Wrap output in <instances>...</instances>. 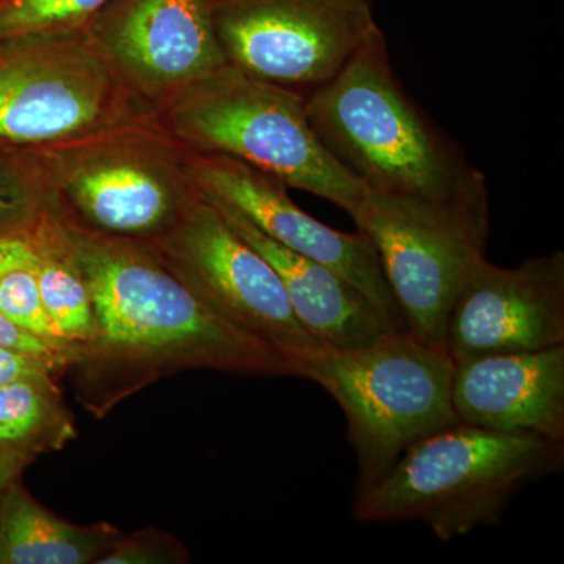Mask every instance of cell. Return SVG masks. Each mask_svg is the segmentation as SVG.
<instances>
[{
  "label": "cell",
  "instance_id": "cell-7",
  "mask_svg": "<svg viewBox=\"0 0 564 564\" xmlns=\"http://www.w3.org/2000/svg\"><path fill=\"white\" fill-rule=\"evenodd\" d=\"M151 117L87 28L0 43V147L43 150Z\"/></svg>",
  "mask_w": 564,
  "mask_h": 564
},
{
  "label": "cell",
  "instance_id": "cell-14",
  "mask_svg": "<svg viewBox=\"0 0 564 564\" xmlns=\"http://www.w3.org/2000/svg\"><path fill=\"white\" fill-rule=\"evenodd\" d=\"M452 403L459 422L564 443V345L456 362Z\"/></svg>",
  "mask_w": 564,
  "mask_h": 564
},
{
  "label": "cell",
  "instance_id": "cell-9",
  "mask_svg": "<svg viewBox=\"0 0 564 564\" xmlns=\"http://www.w3.org/2000/svg\"><path fill=\"white\" fill-rule=\"evenodd\" d=\"M143 243L212 310L284 356L295 377L322 345L293 313L273 267L198 188L180 220Z\"/></svg>",
  "mask_w": 564,
  "mask_h": 564
},
{
  "label": "cell",
  "instance_id": "cell-22",
  "mask_svg": "<svg viewBox=\"0 0 564 564\" xmlns=\"http://www.w3.org/2000/svg\"><path fill=\"white\" fill-rule=\"evenodd\" d=\"M191 555L170 533L158 529H143L122 534L120 541L99 560L98 564H184Z\"/></svg>",
  "mask_w": 564,
  "mask_h": 564
},
{
  "label": "cell",
  "instance_id": "cell-20",
  "mask_svg": "<svg viewBox=\"0 0 564 564\" xmlns=\"http://www.w3.org/2000/svg\"><path fill=\"white\" fill-rule=\"evenodd\" d=\"M109 2L110 0H0V43L87 28L91 18Z\"/></svg>",
  "mask_w": 564,
  "mask_h": 564
},
{
  "label": "cell",
  "instance_id": "cell-3",
  "mask_svg": "<svg viewBox=\"0 0 564 564\" xmlns=\"http://www.w3.org/2000/svg\"><path fill=\"white\" fill-rule=\"evenodd\" d=\"M564 466V443L458 422L408 448L356 496L361 522L421 521L451 541L496 525L516 492Z\"/></svg>",
  "mask_w": 564,
  "mask_h": 564
},
{
  "label": "cell",
  "instance_id": "cell-16",
  "mask_svg": "<svg viewBox=\"0 0 564 564\" xmlns=\"http://www.w3.org/2000/svg\"><path fill=\"white\" fill-rule=\"evenodd\" d=\"M107 522L77 525L11 481L0 497V564H98L122 538Z\"/></svg>",
  "mask_w": 564,
  "mask_h": 564
},
{
  "label": "cell",
  "instance_id": "cell-19",
  "mask_svg": "<svg viewBox=\"0 0 564 564\" xmlns=\"http://www.w3.org/2000/svg\"><path fill=\"white\" fill-rule=\"evenodd\" d=\"M35 243L40 251L35 274L41 300L61 339L68 344L90 343L96 323L87 284L57 251L46 243Z\"/></svg>",
  "mask_w": 564,
  "mask_h": 564
},
{
  "label": "cell",
  "instance_id": "cell-4",
  "mask_svg": "<svg viewBox=\"0 0 564 564\" xmlns=\"http://www.w3.org/2000/svg\"><path fill=\"white\" fill-rule=\"evenodd\" d=\"M152 122L184 150L228 155L348 215L366 192L323 148L303 95L231 65L182 91Z\"/></svg>",
  "mask_w": 564,
  "mask_h": 564
},
{
  "label": "cell",
  "instance_id": "cell-6",
  "mask_svg": "<svg viewBox=\"0 0 564 564\" xmlns=\"http://www.w3.org/2000/svg\"><path fill=\"white\" fill-rule=\"evenodd\" d=\"M62 218L148 242L180 220L196 188L182 148L150 120L39 150Z\"/></svg>",
  "mask_w": 564,
  "mask_h": 564
},
{
  "label": "cell",
  "instance_id": "cell-25",
  "mask_svg": "<svg viewBox=\"0 0 564 564\" xmlns=\"http://www.w3.org/2000/svg\"><path fill=\"white\" fill-rule=\"evenodd\" d=\"M40 262L36 243L28 237H0V278L18 269H35Z\"/></svg>",
  "mask_w": 564,
  "mask_h": 564
},
{
  "label": "cell",
  "instance_id": "cell-10",
  "mask_svg": "<svg viewBox=\"0 0 564 564\" xmlns=\"http://www.w3.org/2000/svg\"><path fill=\"white\" fill-rule=\"evenodd\" d=\"M226 62L307 96L381 32L372 0H215Z\"/></svg>",
  "mask_w": 564,
  "mask_h": 564
},
{
  "label": "cell",
  "instance_id": "cell-15",
  "mask_svg": "<svg viewBox=\"0 0 564 564\" xmlns=\"http://www.w3.org/2000/svg\"><path fill=\"white\" fill-rule=\"evenodd\" d=\"M207 198L234 231L273 267L293 313L318 343L334 348L362 347L391 332L366 296L339 273L274 242L228 204Z\"/></svg>",
  "mask_w": 564,
  "mask_h": 564
},
{
  "label": "cell",
  "instance_id": "cell-24",
  "mask_svg": "<svg viewBox=\"0 0 564 564\" xmlns=\"http://www.w3.org/2000/svg\"><path fill=\"white\" fill-rule=\"evenodd\" d=\"M57 366L40 356L0 347V388L22 380H55Z\"/></svg>",
  "mask_w": 564,
  "mask_h": 564
},
{
  "label": "cell",
  "instance_id": "cell-17",
  "mask_svg": "<svg viewBox=\"0 0 564 564\" xmlns=\"http://www.w3.org/2000/svg\"><path fill=\"white\" fill-rule=\"evenodd\" d=\"M76 437L73 414L55 380H22L0 388V451L36 458L62 451Z\"/></svg>",
  "mask_w": 564,
  "mask_h": 564
},
{
  "label": "cell",
  "instance_id": "cell-21",
  "mask_svg": "<svg viewBox=\"0 0 564 564\" xmlns=\"http://www.w3.org/2000/svg\"><path fill=\"white\" fill-rule=\"evenodd\" d=\"M0 313L14 325L51 344L61 339L41 300L35 269H18L0 278Z\"/></svg>",
  "mask_w": 564,
  "mask_h": 564
},
{
  "label": "cell",
  "instance_id": "cell-11",
  "mask_svg": "<svg viewBox=\"0 0 564 564\" xmlns=\"http://www.w3.org/2000/svg\"><path fill=\"white\" fill-rule=\"evenodd\" d=\"M214 7L215 0H110L87 31L124 90L152 115L228 65Z\"/></svg>",
  "mask_w": 564,
  "mask_h": 564
},
{
  "label": "cell",
  "instance_id": "cell-13",
  "mask_svg": "<svg viewBox=\"0 0 564 564\" xmlns=\"http://www.w3.org/2000/svg\"><path fill=\"white\" fill-rule=\"evenodd\" d=\"M444 345L455 364L564 345V252L516 267L485 258L452 307Z\"/></svg>",
  "mask_w": 564,
  "mask_h": 564
},
{
  "label": "cell",
  "instance_id": "cell-8",
  "mask_svg": "<svg viewBox=\"0 0 564 564\" xmlns=\"http://www.w3.org/2000/svg\"><path fill=\"white\" fill-rule=\"evenodd\" d=\"M350 217L373 243L408 332L444 345L452 307L486 258L488 204L366 191Z\"/></svg>",
  "mask_w": 564,
  "mask_h": 564
},
{
  "label": "cell",
  "instance_id": "cell-23",
  "mask_svg": "<svg viewBox=\"0 0 564 564\" xmlns=\"http://www.w3.org/2000/svg\"><path fill=\"white\" fill-rule=\"evenodd\" d=\"M0 347L40 356V358L47 359V361L57 366L61 372L68 370L70 344H51L47 340L40 339V337L33 336V334L14 325L2 313H0Z\"/></svg>",
  "mask_w": 564,
  "mask_h": 564
},
{
  "label": "cell",
  "instance_id": "cell-2",
  "mask_svg": "<svg viewBox=\"0 0 564 564\" xmlns=\"http://www.w3.org/2000/svg\"><path fill=\"white\" fill-rule=\"evenodd\" d=\"M304 98L323 148L366 191L488 204L484 174L404 90L383 31L332 82Z\"/></svg>",
  "mask_w": 564,
  "mask_h": 564
},
{
  "label": "cell",
  "instance_id": "cell-18",
  "mask_svg": "<svg viewBox=\"0 0 564 564\" xmlns=\"http://www.w3.org/2000/svg\"><path fill=\"white\" fill-rule=\"evenodd\" d=\"M55 214L39 150L0 147V237L33 240Z\"/></svg>",
  "mask_w": 564,
  "mask_h": 564
},
{
  "label": "cell",
  "instance_id": "cell-1",
  "mask_svg": "<svg viewBox=\"0 0 564 564\" xmlns=\"http://www.w3.org/2000/svg\"><path fill=\"white\" fill-rule=\"evenodd\" d=\"M35 242L65 258L90 292L96 334L70 344L68 370L77 400L96 417L185 370L295 377L284 356L212 310L147 243L58 214Z\"/></svg>",
  "mask_w": 564,
  "mask_h": 564
},
{
  "label": "cell",
  "instance_id": "cell-12",
  "mask_svg": "<svg viewBox=\"0 0 564 564\" xmlns=\"http://www.w3.org/2000/svg\"><path fill=\"white\" fill-rule=\"evenodd\" d=\"M182 161L199 192L240 212L274 242L351 282L391 332L406 329L378 252L361 231L347 234L323 225L292 202L288 185L228 155L182 148Z\"/></svg>",
  "mask_w": 564,
  "mask_h": 564
},
{
  "label": "cell",
  "instance_id": "cell-26",
  "mask_svg": "<svg viewBox=\"0 0 564 564\" xmlns=\"http://www.w3.org/2000/svg\"><path fill=\"white\" fill-rule=\"evenodd\" d=\"M33 456L21 452L0 451V497L11 481L20 478L22 470L33 462Z\"/></svg>",
  "mask_w": 564,
  "mask_h": 564
},
{
  "label": "cell",
  "instance_id": "cell-5",
  "mask_svg": "<svg viewBox=\"0 0 564 564\" xmlns=\"http://www.w3.org/2000/svg\"><path fill=\"white\" fill-rule=\"evenodd\" d=\"M455 361L444 345L388 332L355 348L318 345L299 377L322 386L347 417L358 462L356 496L381 480L419 441L458 423L452 403Z\"/></svg>",
  "mask_w": 564,
  "mask_h": 564
}]
</instances>
